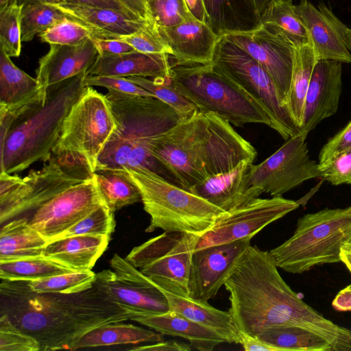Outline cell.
Returning a JSON list of instances; mask_svg holds the SVG:
<instances>
[{"mask_svg":"<svg viewBox=\"0 0 351 351\" xmlns=\"http://www.w3.org/2000/svg\"><path fill=\"white\" fill-rule=\"evenodd\" d=\"M278 268L269 252L250 245L224 283L228 311L239 332L256 337L268 328L297 325L326 337L335 350H351V330L304 303Z\"/></svg>","mask_w":351,"mask_h":351,"instance_id":"1","label":"cell"},{"mask_svg":"<svg viewBox=\"0 0 351 351\" xmlns=\"http://www.w3.org/2000/svg\"><path fill=\"white\" fill-rule=\"evenodd\" d=\"M1 309L21 330L34 337L40 350H72L88 331L136 315L109 301L93 285L71 294L38 293L27 281L2 280Z\"/></svg>","mask_w":351,"mask_h":351,"instance_id":"2","label":"cell"},{"mask_svg":"<svg viewBox=\"0 0 351 351\" xmlns=\"http://www.w3.org/2000/svg\"><path fill=\"white\" fill-rule=\"evenodd\" d=\"M152 154L186 190L257 155L230 123L199 110L160 136Z\"/></svg>","mask_w":351,"mask_h":351,"instance_id":"3","label":"cell"},{"mask_svg":"<svg viewBox=\"0 0 351 351\" xmlns=\"http://www.w3.org/2000/svg\"><path fill=\"white\" fill-rule=\"evenodd\" d=\"M87 75L43 88L21 107L0 108V172L16 174L49 158L66 116L85 91Z\"/></svg>","mask_w":351,"mask_h":351,"instance_id":"4","label":"cell"},{"mask_svg":"<svg viewBox=\"0 0 351 351\" xmlns=\"http://www.w3.org/2000/svg\"><path fill=\"white\" fill-rule=\"evenodd\" d=\"M105 96L116 128L99 156L96 171L144 169L178 186L175 177L152 155V149L160 136L184 119L155 97L112 90Z\"/></svg>","mask_w":351,"mask_h":351,"instance_id":"5","label":"cell"},{"mask_svg":"<svg viewBox=\"0 0 351 351\" xmlns=\"http://www.w3.org/2000/svg\"><path fill=\"white\" fill-rule=\"evenodd\" d=\"M140 191L150 216L145 229L180 232L201 236L226 212L188 190L144 169L124 170Z\"/></svg>","mask_w":351,"mask_h":351,"instance_id":"6","label":"cell"},{"mask_svg":"<svg viewBox=\"0 0 351 351\" xmlns=\"http://www.w3.org/2000/svg\"><path fill=\"white\" fill-rule=\"evenodd\" d=\"M169 82L199 111L215 113L235 126L263 123L276 130L266 110L211 63L173 64Z\"/></svg>","mask_w":351,"mask_h":351,"instance_id":"7","label":"cell"},{"mask_svg":"<svg viewBox=\"0 0 351 351\" xmlns=\"http://www.w3.org/2000/svg\"><path fill=\"white\" fill-rule=\"evenodd\" d=\"M351 238V206L324 209L300 217L293 234L269 252L276 266L301 274L341 261V247Z\"/></svg>","mask_w":351,"mask_h":351,"instance_id":"8","label":"cell"},{"mask_svg":"<svg viewBox=\"0 0 351 351\" xmlns=\"http://www.w3.org/2000/svg\"><path fill=\"white\" fill-rule=\"evenodd\" d=\"M86 162L78 156L52 152L39 170L24 178L0 172V222L34 212L69 188L93 177Z\"/></svg>","mask_w":351,"mask_h":351,"instance_id":"9","label":"cell"},{"mask_svg":"<svg viewBox=\"0 0 351 351\" xmlns=\"http://www.w3.org/2000/svg\"><path fill=\"white\" fill-rule=\"evenodd\" d=\"M211 64L266 110L276 125V131L285 140L300 132L268 73L241 47L220 36Z\"/></svg>","mask_w":351,"mask_h":351,"instance_id":"10","label":"cell"},{"mask_svg":"<svg viewBox=\"0 0 351 351\" xmlns=\"http://www.w3.org/2000/svg\"><path fill=\"white\" fill-rule=\"evenodd\" d=\"M198 237L164 231L134 247L125 258L162 289L190 296L191 259Z\"/></svg>","mask_w":351,"mask_h":351,"instance_id":"11","label":"cell"},{"mask_svg":"<svg viewBox=\"0 0 351 351\" xmlns=\"http://www.w3.org/2000/svg\"><path fill=\"white\" fill-rule=\"evenodd\" d=\"M115 128L114 117L105 95L86 86L66 116L52 152L79 156L95 173L99 156Z\"/></svg>","mask_w":351,"mask_h":351,"instance_id":"12","label":"cell"},{"mask_svg":"<svg viewBox=\"0 0 351 351\" xmlns=\"http://www.w3.org/2000/svg\"><path fill=\"white\" fill-rule=\"evenodd\" d=\"M306 137L297 134L266 160L251 165L245 182L249 199L263 193L282 196L304 181L322 177L319 163L310 158Z\"/></svg>","mask_w":351,"mask_h":351,"instance_id":"13","label":"cell"},{"mask_svg":"<svg viewBox=\"0 0 351 351\" xmlns=\"http://www.w3.org/2000/svg\"><path fill=\"white\" fill-rule=\"evenodd\" d=\"M111 269L96 274L95 286L111 302L137 315L162 314L170 311L161 289L125 258L114 254Z\"/></svg>","mask_w":351,"mask_h":351,"instance_id":"14","label":"cell"},{"mask_svg":"<svg viewBox=\"0 0 351 351\" xmlns=\"http://www.w3.org/2000/svg\"><path fill=\"white\" fill-rule=\"evenodd\" d=\"M299 203L282 196L254 198L226 212L210 229L198 237L195 250L252 238L265 226L297 209Z\"/></svg>","mask_w":351,"mask_h":351,"instance_id":"15","label":"cell"},{"mask_svg":"<svg viewBox=\"0 0 351 351\" xmlns=\"http://www.w3.org/2000/svg\"><path fill=\"white\" fill-rule=\"evenodd\" d=\"M103 204L93 176L41 205L33 212L29 221L49 242Z\"/></svg>","mask_w":351,"mask_h":351,"instance_id":"16","label":"cell"},{"mask_svg":"<svg viewBox=\"0 0 351 351\" xmlns=\"http://www.w3.org/2000/svg\"><path fill=\"white\" fill-rule=\"evenodd\" d=\"M258 62L268 73L287 106L295 58V46L261 25L247 32L223 35Z\"/></svg>","mask_w":351,"mask_h":351,"instance_id":"17","label":"cell"},{"mask_svg":"<svg viewBox=\"0 0 351 351\" xmlns=\"http://www.w3.org/2000/svg\"><path fill=\"white\" fill-rule=\"evenodd\" d=\"M252 238L206 246L192 255L190 297L208 301L215 297L251 245Z\"/></svg>","mask_w":351,"mask_h":351,"instance_id":"18","label":"cell"},{"mask_svg":"<svg viewBox=\"0 0 351 351\" xmlns=\"http://www.w3.org/2000/svg\"><path fill=\"white\" fill-rule=\"evenodd\" d=\"M342 91V63L319 60L306 95L300 132L305 136L338 109Z\"/></svg>","mask_w":351,"mask_h":351,"instance_id":"19","label":"cell"},{"mask_svg":"<svg viewBox=\"0 0 351 351\" xmlns=\"http://www.w3.org/2000/svg\"><path fill=\"white\" fill-rule=\"evenodd\" d=\"M158 29L171 48L173 64L195 65L212 62L219 36L214 33L208 23L191 16L178 25Z\"/></svg>","mask_w":351,"mask_h":351,"instance_id":"20","label":"cell"},{"mask_svg":"<svg viewBox=\"0 0 351 351\" xmlns=\"http://www.w3.org/2000/svg\"><path fill=\"white\" fill-rule=\"evenodd\" d=\"M294 10L305 27L319 60L351 63V54L334 21V13L324 3L318 8L308 0H300Z\"/></svg>","mask_w":351,"mask_h":351,"instance_id":"21","label":"cell"},{"mask_svg":"<svg viewBox=\"0 0 351 351\" xmlns=\"http://www.w3.org/2000/svg\"><path fill=\"white\" fill-rule=\"evenodd\" d=\"M99 52L92 38L75 45H50L39 60L36 79L41 88L49 86L87 71Z\"/></svg>","mask_w":351,"mask_h":351,"instance_id":"22","label":"cell"},{"mask_svg":"<svg viewBox=\"0 0 351 351\" xmlns=\"http://www.w3.org/2000/svg\"><path fill=\"white\" fill-rule=\"evenodd\" d=\"M168 53H149L136 50L121 54H99L88 75L114 77H167L173 64Z\"/></svg>","mask_w":351,"mask_h":351,"instance_id":"23","label":"cell"},{"mask_svg":"<svg viewBox=\"0 0 351 351\" xmlns=\"http://www.w3.org/2000/svg\"><path fill=\"white\" fill-rule=\"evenodd\" d=\"M54 5L68 19L91 29L93 38H117L129 35L138 31L151 21L137 19L110 8L65 2Z\"/></svg>","mask_w":351,"mask_h":351,"instance_id":"24","label":"cell"},{"mask_svg":"<svg viewBox=\"0 0 351 351\" xmlns=\"http://www.w3.org/2000/svg\"><path fill=\"white\" fill-rule=\"evenodd\" d=\"M110 236L79 235L49 241L43 256L73 271L92 270L107 249Z\"/></svg>","mask_w":351,"mask_h":351,"instance_id":"25","label":"cell"},{"mask_svg":"<svg viewBox=\"0 0 351 351\" xmlns=\"http://www.w3.org/2000/svg\"><path fill=\"white\" fill-rule=\"evenodd\" d=\"M252 165V162L243 160L233 169L210 177L188 191L226 212L232 210L250 201L245 194V182Z\"/></svg>","mask_w":351,"mask_h":351,"instance_id":"26","label":"cell"},{"mask_svg":"<svg viewBox=\"0 0 351 351\" xmlns=\"http://www.w3.org/2000/svg\"><path fill=\"white\" fill-rule=\"evenodd\" d=\"M132 320L162 335L183 338L189 341L192 348L200 351H212L219 344L226 342L214 330L171 310L158 315H137Z\"/></svg>","mask_w":351,"mask_h":351,"instance_id":"27","label":"cell"},{"mask_svg":"<svg viewBox=\"0 0 351 351\" xmlns=\"http://www.w3.org/2000/svg\"><path fill=\"white\" fill-rule=\"evenodd\" d=\"M208 23L218 36L258 28L261 17L252 0H204Z\"/></svg>","mask_w":351,"mask_h":351,"instance_id":"28","label":"cell"},{"mask_svg":"<svg viewBox=\"0 0 351 351\" xmlns=\"http://www.w3.org/2000/svg\"><path fill=\"white\" fill-rule=\"evenodd\" d=\"M170 310L207 327L219 334L227 343H239L241 333L237 329L229 311L216 308L208 301L181 296L162 289Z\"/></svg>","mask_w":351,"mask_h":351,"instance_id":"29","label":"cell"},{"mask_svg":"<svg viewBox=\"0 0 351 351\" xmlns=\"http://www.w3.org/2000/svg\"><path fill=\"white\" fill-rule=\"evenodd\" d=\"M47 240L25 217L10 220L0 232V262L43 256Z\"/></svg>","mask_w":351,"mask_h":351,"instance_id":"30","label":"cell"},{"mask_svg":"<svg viewBox=\"0 0 351 351\" xmlns=\"http://www.w3.org/2000/svg\"><path fill=\"white\" fill-rule=\"evenodd\" d=\"M42 89L37 79L18 68L0 47V108L9 110L21 107Z\"/></svg>","mask_w":351,"mask_h":351,"instance_id":"31","label":"cell"},{"mask_svg":"<svg viewBox=\"0 0 351 351\" xmlns=\"http://www.w3.org/2000/svg\"><path fill=\"white\" fill-rule=\"evenodd\" d=\"M163 340L162 335L158 332L118 322L104 324L88 331L75 343L72 350L117 345L152 343Z\"/></svg>","mask_w":351,"mask_h":351,"instance_id":"32","label":"cell"},{"mask_svg":"<svg viewBox=\"0 0 351 351\" xmlns=\"http://www.w3.org/2000/svg\"><path fill=\"white\" fill-rule=\"evenodd\" d=\"M317 61L318 58L311 42L295 47L287 108L300 129L306 95Z\"/></svg>","mask_w":351,"mask_h":351,"instance_id":"33","label":"cell"},{"mask_svg":"<svg viewBox=\"0 0 351 351\" xmlns=\"http://www.w3.org/2000/svg\"><path fill=\"white\" fill-rule=\"evenodd\" d=\"M280 351H332L333 345L324 336L307 328L287 325L268 328L256 336Z\"/></svg>","mask_w":351,"mask_h":351,"instance_id":"34","label":"cell"},{"mask_svg":"<svg viewBox=\"0 0 351 351\" xmlns=\"http://www.w3.org/2000/svg\"><path fill=\"white\" fill-rule=\"evenodd\" d=\"M93 176L105 204L112 213L141 201L139 190L125 171L99 170Z\"/></svg>","mask_w":351,"mask_h":351,"instance_id":"35","label":"cell"},{"mask_svg":"<svg viewBox=\"0 0 351 351\" xmlns=\"http://www.w3.org/2000/svg\"><path fill=\"white\" fill-rule=\"evenodd\" d=\"M261 21L295 47L310 43L308 34L295 12L293 0H275L261 16Z\"/></svg>","mask_w":351,"mask_h":351,"instance_id":"36","label":"cell"},{"mask_svg":"<svg viewBox=\"0 0 351 351\" xmlns=\"http://www.w3.org/2000/svg\"><path fill=\"white\" fill-rule=\"evenodd\" d=\"M75 271L46 256L0 262V277L7 281H34Z\"/></svg>","mask_w":351,"mask_h":351,"instance_id":"37","label":"cell"},{"mask_svg":"<svg viewBox=\"0 0 351 351\" xmlns=\"http://www.w3.org/2000/svg\"><path fill=\"white\" fill-rule=\"evenodd\" d=\"M23 3L21 18L22 42L32 40L36 34L68 19L54 4L29 1H23Z\"/></svg>","mask_w":351,"mask_h":351,"instance_id":"38","label":"cell"},{"mask_svg":"<svg viewBox=\"0 0 351 351\" xmlns=\"http://www.w3.org/2000/svg\"><path fill=\"white\" fill-rule=\"evenodd\" d=\"M96 274L92 270L75 271L27 282L29 289L38 293H80L91 288Z\"/></svg>","mask_w":351,"mask_h":351,"instance_id":"39","label":"cell"},{"mask_svg":"<svg viewBox=\"0 0 351 351\" xmlns=\"http://www.w3.org/2000/svg\"><path fill=\"white\" fill-rule=\"evenodd\" d=\"M128 78L149 92L155 98L170 106L184 119L189 117L197 110L193 103L185 98L170 83L169 78L149 79L141 77H128Z\"/></svg>","mask_w":351,"mask_h":351,"instance_id":"40","label":"cell"},{"mask_svg":"<svg viewBox=\"0 0 351 351\" xmlns=\"http://www.w3.org/2000/svg\"><path fill=\"white\" fill-rule=\"evenodd\" d=\"M115 224L114 213L103 204L53 240L79 235L111 236Z\"/></svg>","mask_w":351,"mask_h":351,"instance_id":"41","label":"cell"},{"mask_svg":"<svg viewBox=\"0 0 351 351\" xmlns=\"http://www.w3.org/2000/svg\"><path fill=\"white\" fill-rule=\"evenodd\" d=\"M23 3H15L0 10V47L11 57L21 52V18Z\"/></svg>","mask_w":351,"mask_h":351,"instance_id":"42","label":"cell"},{"mask_svg":"<svg viewBox=\"0 0 351 351\" xmlns=\"http://www.w3.org/2000/svg\"><path fill=\"white\" fill-rule=\"evenodd\" d=\"M114 39L130 44L135 50L149 53H168L172 52L158 26L152 21L138 31Z\"/></svg>","mask_w":351,"mask_h":351,"instance_id":"43","label":"cell"},{"mask_svg":"<svg viewBox=\"0 0 351 351\" xmlns=\"http://www.w3.org/2000/svg\"><path fill=\"white\" fill-rule=\"evenodd\" d=\"M0 351H40L39 341L19 328L5 314L0 317Z\"/></svg>","mask_w":351,"mask_h":351,"instance_id":"44","label":"cell"},{"mask_svg":"<svg viewBox=\"0 0 351 351\" xmlns=\"http://www.w3.org/2000/svg\"><path fill=\"white\" fill-rule=\"evenodd\" d=\"M153 21L160 28L178 25L192 16L184 0H148Z\"/></svg>","mask_w":351,"mask_h":351,"instance_id":"45","label":"cell"},{"mask_svg":"<svg viewBox=\"0 0 351 351\" xmlns=\"http://www.w3.org/2000/svg\"><path fill=\"white\" fill-rule=\"evenodd\" d=\"M43 42L49 45H75L94 37L91 29L67 19L40 34Z\"/></svg>","mask_w":351,"mask_h":351,"instance_id":"46","label":"cell"},{"mask_svg":"<svg viewBox=\"0 0 351 351\" xmlns=\"http://www.w3.org/2000/svg\"><path fill=\"white\" fill-rule=\"evenodd\" d=\"M321 178L332 185H351V148L319 163Z\"/></svg>","mask_w":351,"mask_h":351,"instance_id":"47","label":"cell"},{"mask_svg":"<svg viewBox=\"0 0 351 351\" xmlns=\"http://www.w3.org/2000/svg\"><path fill=\"white\" fill-rule=\"evenodd\" d=\"M84 84L86 86H101L125 94L154 97L149 92L124 77L87 75Z\"/></svg>","mask_w":351,"mask_h":351,"instance_id":"48","label":"cell"},{"mask_svg":"<svg viewBox=\"0 0 351 351\" xmlns=\"http://www.w3.org/2000/svg\"><path fill=\"white\" fill-rule=\"evenodd\" d=\"M349 148H351V121L322 147L319 154L318 163H322Z\"/></svg>","mask_w":351,"mask_h":351,"instance_id":"49","label":"cell"},{"mask_svg":"<svg viewBox=\"0 0 351 351\" xmlns=\"http://www.w3.org/2000/svg\"><path fill=\"white\" fill-rule=\"evenodd\" d=\"M99 54H121L135 50L130 44L119 39L92 38Z\"/></svg>","mask_w":351,"mask_h":351,"instance_id":"50","label":"cell"},{"mask_svg":"<svg viewBox=\"0 0 351 351\" xmlns=\"http://www.w3.org/2000/svg\"><path fill=\"white\" fill-rule=\"evenodd\" d=\"M64 2L72 4L113 9L131 16L141 19L121 0H64Z\"/></svg>","mask_w":351,"mask_h":351,"instance_id":"51","label":"cell"},{"mask_svg":"<svg viewBox=\"0 0 351 351\" xmlns=\"http://www.w3.org/2000/svg\"><path fill=\"white\" fill-rule=\"evenodd\" d=\"M192 348L190 344L178 341H161L156 343H152L148 345L139 346L133 348L131 350L143 351H190Z\"/></svg>","mask_w":351,"mask_h":351,"instance_id":"52","label":"cell"},{"mask_svg":"<svg viewBox=\"0 0 351 351\" xmlns=\"http://www.w3.org/2000/svg\"><path fill=\"white\" fill-rule=\"evenodd\" d=\"M239 344L241 345L245 351H280V350L258 339L257 337L241 334Z\"/></svg>","mask_w":351,"mask_h":351,"instance_id":"53","label":"cell"},{"mask_svg":"<svg viewBox=\"0 0 351 351\" xmlns=\"http://www.w3.org/2000/svg\"><path fill=\"white\" fill-rule=\"evenodd\" d=\"M332 305L338 311H351V285L343 289L337 294Z\"/></svg>","mask_w":351,"mask_h":351,"instance_id":"54","label":"cell"},{"mask_svg":"<svg viewBox=\"0 0 351 351\" xmlns=\"http://www.w3.org/2000/svg\"><path fill=\"white\" fill-rule=\"evenodd\" d=\"M184 2L189 13L195 19L208 23V16L204 0H184Z\"/></svg>","mask_w":351,"mask_h":351,"instance_id":"55","label":"cell"},{"mask_svg":"<svg viewBox=\"0 0 351 351\" xmlns=\"http://www.w3.org/2000/svg\"><path fill=\"white\" fill-rule=\"evenodd\" d=\"M141 19L152 21L147 0H121Z\"/></svg>","mask_w":351,"mask_h":351,"instance_id":"56","label":"cell"},{"mask_svg":"<svg viewBox=\"0 0 351 351\" xmlns=\"http://www.w3.org/2000/svg\"><path fill=\"white\" fill-rule=\"evenodd\" d=\"M334 21L341 34L342 38L351 54V29L348 27L335 15Z\"/></svg>","mask_w":351,"mask_h":351,"instance_id":"57","label":"cell"},{"mask_svg":"<svg viewBox=\"0 0 351 351\" xmlns=\"http://www.w3.org/2000/svg\"><path fill=\"white\" fill-rule=\"evenodd\" d=\"M340 259L351 272V246L345 245L341 247Z\"/></svg>","mask_w":351,"mask_h":351,"instance_id":"58","label":"cell"},{"mask_svg":"<svg viewBox=\"0 0 351 351\" xmlns=\"http://www.w3.org/2000/svg\"><path fill=\"white\" fill-rule=\"evenodd\" d=\"M260 17L275 0H252Z\"/></svg>","mask_w":351,"mask_h":351,"instance_id":"59","label":"cell"},{"mask_svg":"<svg viewBox=\"0 0 351 351\" xmlns=\"http://www.w3.org/2000/svg\"><path fill=\"white\" fill-rule=\"evenodd\" d=\"M15 3H18V0H0V10Z\"/></svg>","mask_w":351,"mask_h":351,"instance_id":"60","label":"cell"},{"mask_svg":"<svg viewBox=\"0 0 351 351\" xmlns=\"http://www.w3.org/2000/svg\"><path fill=\"white\" fill-rule=\"evenodd\" d=\"M24 1H37V2L50 3V4H58V3H64V0H24Z\"/></svg>","mask_w":351,"mask_h":351,"instance_id":"61","label":"cell"},{"mask_svg":"<svg viewBox=\"0 0 351 351\" xmlns=\"http://www.w3.org/2000/svg\"><path fill=\"white\" fill-rule=\"evenodd\" d=\"M346 245L351 246V238L350 239V240L347 242V243Z\"/></svg>","mask_w":351,"mask_h":351,"instance_id":"62","label":"cell"},{"mask_svg":"<svg viewBox=\"0 0 351 351\" xmlns=\"http://www.w3.org/2000/svg\"><path fill=\"white\" fill-rule=\"evenodd\" d=\"M350 343H351V334H350Z\"/></svg>","mask_w":351,"mask_h":351,"instance_id":"63","label":"cell"},{"mask_svg":"<svg viewBox=\"0 0 351 351\" xmlns=\"http://www.w3.org/2000/svg\"><path fill=\"white\" fill-rule=\"evenodd\" d=\"M147 1H148V0H147Z\"/></svg>","mask_w":351,"mask_h":351,"instance_id":"64","label":"cell"}]
</instances>
